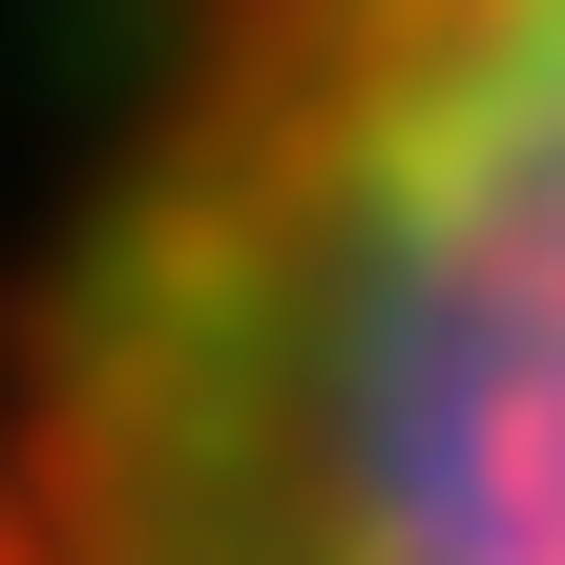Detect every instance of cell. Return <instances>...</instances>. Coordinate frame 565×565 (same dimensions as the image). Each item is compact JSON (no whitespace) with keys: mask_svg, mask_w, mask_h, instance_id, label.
<instances>
[{"mask_svg":"<svg viewBox=\"0 0 565 565\" xmlns=\"http://www.w3.org/2000/svg\"><path fill=\"white\" fill-rule=\"evenodd\" d=\"M0 524L21 565H565V0H210Z\"/></svg>","mask_w":565,"mask_h":565,"instance_id":"6da1fadb","label":"cell"},{"mask_svg":"<svg viewBox=\"0 0 565 565\" xmlns=\"http://www.w3.org/2000/svg\"><path fill=\"white\" fill-rule=\"evenodd\" d=\"M0 565H21V524H0Z\"/></svg>","mask_w":565,"mask_h":565,"instance_id":"7a4b0ae2","label":"cell"}]
</instances>
